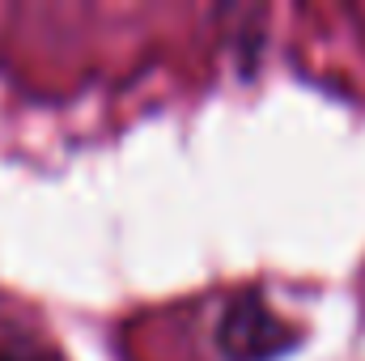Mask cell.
Wrapping results in <instances>:
<instances>
[{
  "instance_id": "cell-2",
  "label": "cell",
  "mask_w": 365,
  "mask_h": 361,
  "mask_svg": "<svg viewBox=\"0 0 365 361\" xmlns=\"http://www.w3.org/2000/svg\"><path fill=\"white\" fill-rule=\"evenodd\" d=\"M4 361H9V357H4Z\"/></svg>"
},
{
  "instance_id": "cell-1",
  "label": "cell",
  "mask_w": 365,
  "mask_h": 361,
  "mask_svg": "<svg viewBox=\"0 0 365 361\" xmlns=\"http://www.w3.org/2000/svg\"><path fill=\"white\" fill-rule=\"evenodd\" d=\"M284 345V323L264 302H234L221 319V349L234 361H268Z\"/></svg>"
}]
</instances>
